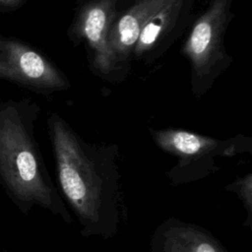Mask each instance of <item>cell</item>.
<instances>
[{"label": "cell", "instance_id": "cell-1", "mask_svg": "<svg viewBox=\"0 0 252 252\" xmlns=\"http://www.w3.org/2000/svg\"><path fill=\"white\" fill-rule=\"evenodd\" d=\"M47 133L58 191L75 215L83 237H115L127 220L119 166V146L85 140L58 112H50Z\"/></svg>", "mask_w": 252, "mask_h": 252}, {"label": "cell", "instance_id": "cell-2", "mask_svg": "<svg viewBox=\"0 0 252 252\" xmlns=\"http://www.w3.org/2000/svg\"><path fill=\"white\" fill-rule=\"evenodd\" d=\"M39 114L40 106L30 97L0 101V183L25 216L37 206L72 224L34 135Z\"/></svg>", "mask_w": 252, "mask_h": 252}, {"label": "cell", "instance_id": "cell-3", "mask_svg": "<svg viewBox=\"0 0 252 252\" xmlns=\"http://www.w3.org/2000/svg\"><path fill=\"white\" fill-rule=\"evenodd\" d=\"M155 145L176 158V163L165 171L172 187L202 180L220 169L217 159L252 153L251 137L237 134L219 139L181 128H149Z\"/></svg>", "mask_w": 252, "mask_h": 252}, {"label": "cell", "instance_id": "cell-4", "mask_svg": "<svg viewBox=\"0 0 252 252\" xmlns=\"http://www.w3.org/2000/svg\"><path fill=\"white\" fill-rule=\"evenodd\" d=\"M233 0H211L196 15L180 49L190 67V90L200 99L233 63L224 45V36L235 14Z\"/></svg>", "mask_w": 252, "mask_h": 252}, {"label": "cell", "instance_id": "cell-5", "mask_svg": "<svg viewBox=\"0 0 252 252\" xmlns=\"http://www.w3.org/2000/svg\"><path fill=\"white\" fill-rule=\"evenodd\" d=\"M123 0H76L67 37L74 46L86 51L90 71L99 79L119 84L128 75L117 64L108 36Z\"/></svg>", "mask_w": 252, "mask_h": 252}, {"label": "cell", "instance_id": "cell-6", "mask_svg": "<svg viewBox=\"0 0 252 252\" xmlns=\"http://www.w3.org/2000/svg\"><path fill=\"white\" fill-rule=\"evenodd\" d=\"M0 80L41 95L66 92L71 82L40 50L15 36L0 33Z\"/></svg>", "mask_w": 252, "mask_h": 252}, {"label": "cell", "instance_id": "cell-7", "mask_svg": "<svg viewBox=\"0 0 252 252\" xmlns=\"http://www.w3.org/2000/svg\"><path fill=\"white\" fill-rule=\"evenodd\" d=\"M197 1L162 0L144 24L131 62L151 65L164 56L192 24Z\"/></svg>", "mask_w": 252, "mask_h": 252}, {"label": "cell", "instance_id": "cell-8", "mask_svg": "<svg viewBox=\"0 0 252 252\" xmlns=\"http://www.w3.org/2000/svg\"><path fill=\"white\" fill-rule=\"evenodd\" d=\"M150 252H229L206 227L175 217L163 220L150 238Z\"/></svg>", "mask_w": 252, "mask_h": 252}, {"label": "cell", "instance_id": "cell-9", "mask_svg": "<svg viewBox=\"0 0 252 252\" xmlns=\"http://www.w3.org/2000/svg\"><path fill=\"white\" fill-rule=\"evenodd\" d=\"M162 0H123L114 18L108 42L120 68L128 75L131 56L139 33Z\"/></svg>", "mask_w": 252, "mask_h": 252}, {"label": "cell", "instance_id": "cell-10", "mask_svg": "<svg viewBox=\"0 0 252 252\" xmlns=\"http://www.w3.org/2000/svg\"><path fill=\"white\" fill-rule=\"evenodd\" d=\"M223 191L235 194L240 200L245 212L246 218L244 219L243 225L251 229L252 227V173L248 172L242 176L237 177L232 182L226 184Z\"/></svg>", "mask_w": 252, "mask_h": 252}, {"label": "cell", "instance_id": "cell-11", "mask_svg": "<svg viewBox=\"0 0 252 252\" xmlns=\"http://www.w3.org/2000/svg\"><path fill=\"white\" fill-rule=\"evenodd\" d=\"M29 0H0V13H14L28 3Z\"/></svg>", "mask_w": 252, "mask_h": 252}, {"label": "cell", "instance_id": "cell-12", "mask_svg": "<svg viewBox=\"0 0 252 252\" xmlns=\"http://www.w3.org/2000/svg\"><path fill=\"white\" fill-rule=\"evenodd\" d=\"M0 252H7L6 250H2V251H0Z\"/></svg>", "mask_w": 252, "mask_h": 252}]
</instances>
